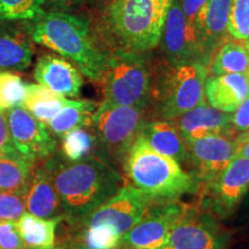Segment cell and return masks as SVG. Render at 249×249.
Listing matches in <instances>:
<instances>
[{"instance_id": "cell-13", "label": "cell", "mask_w": 249, "mask_h": 249, "mask_svg": "<svg viewBox=\"0 0 249 249\" xmlns=\"http://www.w3.org/2000/svg\"><path fill=\"white\" fill-rule=\"evenodd\" d=\"M225 241L213 219L189 208L160 249H225Z\"/></svg>"}, {"instance_id": "cell-16", "label": "cell", "mask_w": 249, "mask_h": 249, "mask_svg": "<svg viewBox=\"0 0 249 249\" xmlns=\"http://www.w3.org/2000/svg\"><path fill=\"white\" fill-rule=\"evenodd\" d=\"M213 207L219 213H229L249 191V160L234 156L226 169L210 185Z\"/></svg>"}, {"instance_id": "cell-7", "label": "cell", "mask_w": 249, "mask_h": 249, "mask_svg": "<svg viewBox=\"0 0 249 249\" xmlns=\"http://www.w3.org/2000/svg\"><path fill=\"white\" fill-rule=\"evenodd\" d=\"M148 121V107H118L102 102L91 126L99 145L111 160L124 163Z\"/></svg>"}, {"instance_id": "cell-22", "label": "cell", "mask_w": 249, "mask_h": 249, "mask_svg": "<svg viewBox=\"0 0 249 249\" xmlns=\"http://www.w3.org/2000/svg\"><path fill=\"white\" fill-rule=\"evenodd\" d=\"M60 220L61 217L39 218L23 213L17 224L24 249H53L55 230Z\"/></svg>"}, {"instance_id": "cell-41", "label": "cell", "mask_w": 249, "mask_h": 249, "mask_svg": "<svg viewBox=\"0 0 249 249\" xmlns=\"http://www.w3.org/2000/svg\"><path fill=\"white\" fill-rule=\"evenodd\" d=\"M246 44V48H247V52H248V68H247V73H246V75H247L248 80H249V40L248 42H245Z\"/></svg>"}, {"instance_id": "cell-24", "label": "cell", "mask_w": 249, "mask_h": 249, "mask_svg": "<svg viewBox=\"0 0 249 249\" xmlns=\"http://www.w3.org/2000/svg\"><path fill=\"white\" fill-rule=\"evenodd\" d=\"M34 170V161L20 152L0 155V191L23 193Z\"/></svg>"}, {"instance_id": "cell-21", "label": "cell", "mask_w": 249, "mask_h": 249, "mask_svg": "<svg viewBox=\"0 0 249 249\" xmlns=\"http://www.w3.org/2000/svg\"><path fill=\"white\" fill-rule=\"evenodd\" d=\"M141 136L158 154L172 158L181 165L186 160V144L173 120H148Z\"/></svg>"}, {"instance_id": "cell-36", "label": "cell", "mask_w": 249, "mask_h": 249, "mask_svg": "<svg viewBox=\"0 0 249 249\" xmlns=\"http://www.w3.org/2000/svg\"><path fill=\"white\" fill-rule=\"evenodd\" d=\"M207 2L208 0H179L180 7H181L182 13L185 15L187 23L194 31L196 18H197L198 14H200L204 6L207 5Z\"/></svg>"}, {"instance_id": "cell-10", "label": "cell", "mask_w": 249, "mask_h": 249, "mask_svg": "<svg viewBox=\"0 0 249 249\" xmlns=\"http://www.w3.org/2000/svg\"><path fill=\"white\" fill-rule=\"evenodd\" d=\"M188 209L174 201L151 205L141 220L121 236V244L133 249H160Z\"/></svg>"}, {"instance_id": "cell-32", "label": "cell", "mask_w": 249, "mask_h": 249, "mask_svg": "<svg viewBox=\"0 0 249 249\" xmlns=\"http://www.w3.org/2000/svg\"><path fill=\"white\" fill-rule=\"evenodd\" d=\"M24 210L23 193L0 191V222H18Z\"/></svg>"}, {"instance_id": "cell-2", "label": "cell", "mask_w": 249, "mask_h": 249, "mask_svg": "<svg viewBox=\"0 0 249 249\" xmlns=\"http://www.w3.org/2000/svg\"><path fill=\"white\" fill-rule=\"evenodd\" d=\"M31 23V39L76 65L81 74L101 82L108 54L102 48L86 14L50 12Z\"/></svg>"}, {"instance_id": "cell-38", "label": "cell", "mask_w": 249, "mask_h": 249, "mask_svg": "<svg viewBox=\"0 0 249 249\" xmlns=\"http://www.w3.org/2000/svg\"><path fill=\"white\" fill-rule=\"evenodd\" d=\"M234 156H239V157H244L249 160V141L236 142V149H235Z\"/></svg>"}, {"instance_id": "cell-35", "label": "cell", "mask_w": 249, "mask_h": 249, "mask_svg": "<svg viewBox=\"0 0 249 249\" xmlns=\"http://www.w3.org/2000/svg\"><path fill=\"white\" fill-rule=\"evenodd\" d=\"M232 127L234 133L241 134L249 130V95L240 103L236 110L231 113Z\"/></svg>"}, {"instance_id": "cell-18", "label": "cell", "mask_w": 249, "mask_h": 249, "mask_svg": "<svg viewBox=\"0 0 249 249\" xmlns=\"http://www.w3.org/2000/svg\"><path fill=\"white\" fill-rule=\"evenodd\" d=\"M173 121L185 142L217 134L236 136L232 127L231 113L217 110L208 104L205 99Z\"/></svg>"}, {"instance_id": "cell-14", "label": "cell", "mask_w": 249, "mask_h": 249, "mask_svg": "<svg viewBox=\"0 0 249 249\" xmlns=\"http://www.w3.org/2000/svg\"><path fill=\"white\" fill-rule=\"evenodd\" d=\"M233 0H208L195 22L196 39L202 59L210 66L213 54L227 40V22Z\"/></svg>"}, {"instance_id": "cell-4", "label": "cell", "mask_w": 249, "mask_h": 249, "mask_svg": "<svg viewBox=\"0 0 249 249\" xmlns=\"http://www.w3.org/2000/svg\"><path fill=\"white\" fill-rule=\"evenodd\" d=\"M127 179L154 201H176L188 193L198 191L197 180L186 172L178 161L158 154L141 135L136 139L124 160Z\"/></svg>"}, {"instance_id": "cell-37", "label": "cell", "mask_w": 249, "mask_h": 249, "mask_svg": "<svg viewBox=\"0 0 249 249\" xmlns=\"http://www.w3.org/2000/svg\"><path fill=\"white\" fill-rule=\"evenodd\" d=\"M15 151L17 149L14 148L13 142H12L6 114L0 110V155Z\"/></svg>"}, {"instance_id": "cell-1", "label": "cell", "mask_w": 249, "mask_h": 249, "mask_svg": "<svg viewBox=\"0 0 249 249\" xmlns=\"http://www.w3.org/2000/svg\"><path fill=\"white\" fill-rule=\"evenodd\" d=\"M170 6L160 0H107L86 15L107 54L147 52L160 44Z\"/></svg>"}, {"instance_id": "cell-19", "label": "cell", "mask_w": 249, "mask_h": 249, "mask_svg": "<svg viewBox=\"0 0 249 249\" xmlns=\"http://www.w3.org/2000/svg\"><path fill=\"white\" fill-rule=\"evenodd\" d=\"M248 95L249 80L246 74L209 76L205 80V101L225 113H233Z\"/></svg>"}, {"instance_id": "cell-29", "label": "cell", "mask_w": 249, "mask_h": 249, "mask_svg": "<svg viewBox=\"0 0 249 249\" xmlns=\"http://www.w3.org/2000/svg\"><path fill=\"white\" fill-rule=\"evenodd\" d=\"M28 85L17 74L0 73V110L7 111L15 107H22Z\"/></svg>"}, {"instance_id": "cell-11", "label": "cell", "mask_w": 249, "mask_h": 249, "mask_svg": "<svg viewBox=\"0 0 249 249\" xmlns=\"http://www.w3.org/2000/svg\"><path fill=\"white\" fill-rule=\"evenodd\" d=\"M160 45L163 60L171 66L204 62L195 31L187 23L179 0H173L167 11Z\"/></svg>"}, {"instance_id": "cell-40", "label": "cell", "mask_w": 249, "mask_h": 249, "mask_svg": "<svg viewBox=\"0 0 249 249\" xmlns=\"http://www.w3.org/2000/svg\"><path fill=\"white\" fill-rule=\"evenodd\" d=\"M235 141H236V142L249 141V130H248V132H246V133L238 134V135L235 136Z\"/></svg>"}, {"instance_id": "cell-23", "label": "cell", "mask_w": 249, "mask_h": 249, "mask_svg": "<svg viewBox=\"0 0 249 249\" xmlns=\"http://www.w3.org/2000/svg\"><path fill=\"white\" fill-rule=\"evenodd\" d=\"M96 103L86 99L70 101L51 121H49V128L58 136H64L71 130L86 128L91 126L92 116L97 110Z\"/></svg>"}, {"instance_id": "cell-3", "label": "cell", "mask_w": 249, "mask_h": 249, "mask_svg": "<svg viewBox=\"0 0 249 249\" xmlns=\"http://www.w3.org/2000/svg\"><path fill=\"white\" fill-rule=\"evenodd\" d=\"M52 173L61 205L74 217H87L119 191L120 174L99 158L58 167Z\"/></svg>"}, {"instance_id": "cell-15", "label": "cell", "mask_w": 249, "mask_h": 249, "mask_svg": "<svg viewBox=\"0 0 249 249\" xmlns=\"http://www.w3.org/2000/svg\"><path fill=\"white\" fill-rule=\"evenodd\" d=\"M30 21L0 22V71H20L33 62Z\"/></svg>"}, {"instance_id": "cell-9", "label": "cell", "mask_w": 249, "mask_h": 249, "mask_svg": "<svg viewBox=\"0 0 249 249\" xmlns=\"http://www.w3.org/2000/svg\"><path fill=\"white\" fill-rule=\"evenodd\" d=\"M186 160L200 185H210L226 169L235 155V136L217 134L185 142Z\"/></svg>"}, {"instance_id": "cell-8", "label": "cell", "mask_w": 249, "mask_h": 249, "mask_svg": "<svg viewBox=\"0 0 249 249\" xmlns=\"http://www.w3.org/2000/svg\"><path fill=\"white\" fill-rule=\"evenodd\" d=\"M151 202V196L135 187L121 186L116 194L85 218L87 226L108 224L123 236L144 216Z\"/></svg>"}, {"instance_id": "cell-20", "label": "cell", "mask_w": 249, "mask_h": 249, "mask_svg": "<svg viewBox=\"0 0 249 249\" xmlns=\"http://www.w3.org/2000/svg\"><path fill=\"white\" fill-rule=\"evenodd\" d=\"M28 213L39 218H52L61 207L52 173L48 169L33 170L23 192Z\"/></svg>"}, {"instance_id": "cell-25", "label": "cell", "mask_w": 249, "mask_h": 249, "mask_svg": "<svg viewBox=\"0 0 249 249\" xmlns=\"http://www.w3.org/2000/svg\"><path fill=\"white\" fill-rule=\"evenodd\" d=\"M248 68V52L245 42L227 39L218 48L210 62L211 76L226 74H246Z\"/></svg>"}, {"instance_id": "cell-12", "label": "cell", "mask_w": 249, "mask_h": 249, "mask_svg": "<svg viewBox=\"0 0 249 249\" xmlns=\"http://www.w3.org/2000/svg\"><path fill=\"white\" fill-rule=\"evenodd\" d=\"M6 119L14 148L24 157L35 161L55 151L57 141L45 124L36 119L24 107L9 108L6 112Z\"/></svg>"}, {"instance_id": "cell-34", "label": "cell", "mask_w": 249, "mask_h": 249, "mask_svg": "<svg viewBox=\"0 0 249 249\" xmlns=\"http://www.w3.org/2000/svg\"><path fill=\"white\" fill-rule=\"evenodd\" d=\"M91 0H44V8L50 12L82 14L83 9H88Z\"/></svg>"}, {"instance_id": "cell-39", "label": "cell", "mask_w": 249, "mask_h": 249, "mask_svg": "<svg viewBox=\"0 0 249 249\" xmlns=\"http://www.w3.org/2000/svg\"><path fill=\"white\" fill-rule=\"evenodd\" d=\"M105 1H107V0H91V1H90V4H89L88 11L90 12V11H92V9L97 8L98 6L103 5V4H104Z\"/></svg>"}, {"instance_id": "cell-33", "label": "cell", "mask_w": 249, "mask_h": 249, "mask_svg": "<svg viewBox=\"0 0 249 249\" xmlns=\"http://www.w3.org/2000/svg\"><path fill=\"white\" fill-rule=\"evenodd\" d=\"M0 249H24L17 222H0Z\"/></svg>"}, {"instance_id": "cell-43", "label": "cell", "mask_w": 249, "mask_h": 249, "mask_svg": "<svg viewBox=\"0 0 249 249\" xmlns=\"http://www.w3.org/2000/svg\"><path fill=\"white\" fill-rule=\"evenodd\" d=\"M75 249H81V248H75Z\"/></svg>"}, {"instance_id": "cell-27", "label": "cell", "mask_w": 249, "mask_h": 249, "mask_svg": "<svg viewBox=\"0 0 249 249\" xmlns=\"http://www.w3.org/2000/svg\"><path fill=\"white\" fill-rule=\"evenodd\" d=\"M61 138L62 155L73 163L93 158L99 144L95 134L85 128L71 130Z\"/></svg>"}, {"instance_id": "cell-30", "label": "cell", "mask_w": 249, "mask_h": 249, "mask_svg": "<svg viewBox=\"0 0 249 249\" xmlns=\"http://www.w3.org/2000/svg\"><path fill=\"white\" fill-rule=\"evenodd\" d=\"M81 249H118L121 235L108 224L88 226L83 232Z\"/></svg>"}, {"instance_id": "cell-42", "label": "cell", "mask_w": 249, "mask_h": 249, "mask_svg": "<svg viewBox=\"0 0 249 249\" xmlns=\"http://www.w3.org/2000/svg\"><path fill=\"white\" fill-rule=\"evenodd\" d=\"M160 1H163V2H166V4L171 5V4H172V1H173V0H160Z\"/></svg>"}, {"instance_id": "cell-28", "label": "cell", "mask_w": 249, "mask_h": 249, "mask_svg": "<svg viewBox=\"0 0 249 249\" xmlns=\"http://www.w3.org/2000/svg\"><path fill=\"white\" fill-rule=\"evenodd\" d=\"M44 12V0H0V22L35 21Z\"/></svg>"}, {"instance_id": "cell-31", "label": "cell", "mask_w": 249, "mask_h": 249, "mask_svg": "<svg viewBox=\"0 0 249 249\" xmlns=\"http://www.w3.org/2000/svg\"><path fill=\"white\" fill-rule=\"evenodd\" d=\"M227 33L233 39L249 40V0H233L230 9Z\"/></svg>"}, {"instance_id": "cell-6", "label": "cell", "mask_w": 249, "mask_h": 249, "mask_svg": "<svg viewBox=\"0 0 249 249\" xmlns=\"http://www.w3.org/2000/svg\"><path fill=\"white\" fill-rule=\"evenodd\" d=\"M156 61L147 52L108 53L101 80L103 102L118 107H148L154 87Z\"/></svg>"}, {"instance_id": "cell-26", "label": "cell", "mask_w": 249, "mask_h": 249, "mask_svg": "<svg viewBox=\"0 0 249 249\" xmlns=\"http://www.w3.org/2000/svg\"><path fill=\"white\" fill-rule=\"evenodd\" d=\"M67 98L42 85H28L22 107L42 123H49L66 105Z\"/></svg>"}, {"instance_id": "cell-17", "label": "cell", "mask_w": 249, "mask_h": 249, "mask_svg": "<svg viewBox=\"0 0 249 249\" xmlns=\"http://www.w3.org/2000/svg\"><path fill=\"white\" fill-rule=\"evenodd\" d=\"M34 77L38 85L64 97H77L83 85L79 68L55 54H44L38 58L34 68Z\"/></svg>"}, {"instance_id": "cell-5", "label": "cell", "mask_w": 249, "mask_h": 249, "mask_svg": "<svg viewBox=\"0 0 249 249\" xmlns=\"http://www.w3.org/2000/svg\"><path fill=\"white\" fill-rule=\"evenodd\" d=\"M209 66L204 62L171 66L156 61L154 87L148 114L151 120H174L204 101V83Z\"/></svg>"}]
</instances>
